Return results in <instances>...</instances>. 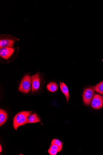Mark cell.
Returning <instances> with one entry per match:
<instances>
[{"label":"cell","mask_w":103,"mask_h":155,"mask_svg":"<svg viewBox=\"0 0 103 155\" xmlns=\"http://www.w3.org/2000/svg\"><path fill=\"white\" fill-rule=\"evenodd\" d=\"M32 113L31 111H23L16 115L13 119L14 129L17 130L19 126L26 124L28 117Z\"/></svg>","instance_id":"cell-1"},{"label":"cell","mask_w":103,"mask_h":155,"mask_svg":"<svg viewBox=\"0 0 103 155\" xmlns=\"http://www.w3.org/2000/svg\"><path fill=\"white\" fill-rule=\"evenodd\" d=\"M18 40L19 39L12 36L1 35L0 48H12L14 46V43Z\"/></svg>","instance_id":"cell-2"},{"label":"cell","mask_w":103,"mask_h":155,"mask_svg":"<svg viewBox=\"0 0 103 155\" xmlns=\"http://www.w3.org/2000/svg\"><path fill=\"white\" fill-rule=\"evenodd\" d=\"M31 78L29 75H26L21 81L19 90L23 93H27L31 91Z\"/></svg>","instance_id":"cell-3"},{"label":"cell","mask_w":103,"mask_h":155,"mask_svg":"<svg viewBox=\"0 0 103 155\" xmlns=\"http://www.w3.org/2000/svg\"><path fill=\"white\" fill-rule=\"evenodd\" d=\"M95 89L93 87L85 89L83 92V99L85 105L89 106L93 98L95 93Z\"/></svg>","instance_id":"cell-4"},{"label":"cell","mask_w":103,"mask_h":155,"mask_svg":"<svg viewBox=\"0 0 103 155\" xmlns=\"http://www.w3.org/2000/svg\"><path fill=\"white\" fill-rule=\"evenodd\" d=\"M103 106V97L101 95L95 94L91 102L92 107L95 109H99Z\"/></svg>","instance_id":"cell-5"},{"label":"cell","mask_w":103,"mask_h":155,"mask_svg":"<svg viewBox=\"0 0 103 155\" xmlns=\"http://www.w3.org/2000/svg\"><path fill=\"white\" fill-rule=\"evenodd\" d=\"M32 91L34 92L37 91L40 85V79L39 73H37L31 77Z\"/></svg>","instance_id":"cell-6"},{"label":"cell","mask_w":103,"mask_h":155,"mask_svg":"<svg viewBox=\"0 0 103 155\" xmlns=\"http://www.w3.org/2000/svg\"><path fill=\"white\" fill-rule=\"evenodd\" d=\"M14 51L12 48H3L0 49V55L2 58L7 60L10 58Z\"/></svg>","instance_id":"cell-7"},{"label":"cell","mask_w":103,"mask_h":155,"mask_svg":"<svg viewBox=\"0 0 103 155\" xmlns=\"http://www.w3.org/2000/svg\"><path fill=\"white\" fill-rule=\"evenodd\" d=\"M60 88L61 91L66 97V102H68L69 100L70 96L67 87L64 83L60 82Z\"/></svg>","instance_id":"cell-8"},{"label":"cell","mask_w":103,"mask_h":155,"mask_svg":"<svg viewBox=\"0 0 103 155\" xmlns=\"http://www.w3.org/2000/svg\"><path fill=\"white\" fill-rule=\"evenodd\" d=\"M8 117L7 112L4 110H0V125L2 126L6 122Z\"/></svg>","instance_id":"cell-9"},{"label":"cell","mask_w":103,"mask_h":155,"mask_svg":"<svg viewBox=\"0 0 103 155\" xmlns=\"http://www.w3.org/2000/svg\"><path fill=\"white\" fill-rule=\"evenodd\" d=\"M40 121V119L38 116L36 114H31L28 117L27 124L35 123Z\"/></svg>","instance_id":"cell-10"},{"label":"cell","mask_w":103,"mask_h":155,"mask_svg":"<svg viewBox=\"0 0 103 155\" xmlns=\"http://www.w3.org/2000/svg\"><path fill=\"white\" fill-rule=\"evenodd\" d=\"M48 90L51 92L56 91L58 88L57 84L55 82H51L49 83L47 86Z\"/></svg>","instance_id":"cell-11"},{"label":"cell","mask_w":103,"mask_h":155,"mask_svg":"<svg viewBox=\"0 0 103 155\" xmlns=\"http://www.w3.org/2000/svg\"><path fill=\"white\" fill-rule=\"evenodd\" d=\"M94 88L96 92L103 95V81L96 84L94 87Z\"/></svg>","instance_id":"cell-12"},{"label":"cell","mask_w":103,"mask_h":155,"mask_svg":"<svg viewBox=\"0 0 103 155\" xmlns=\"http://www.w3.org/2000/svg\"><path fill=\"white\" fill-rule=\"evenodd\" d=\"M51 144H55L62 148L63 143L59 140L57 139H53L52 141Z\"/></svg>","instance_id":"cell-13"},{"label":"cell","mask_w":103,"mask_h":155,"mask_svg":"<svg viewBox=\"0 0 103 155\" xmlns=\"http://www.w3.org/2000/svg\"><path fill=\"white\" fill-rule=\"evenodd\" d=\"M50 148L53 150L56 151L58 152L60 151L62 149V148L55 144H51Z\"/></svg>","instance_id":"cell-14"},{"label":"cell","mask_w":103,"mask_h":155,"mask_svg":"<svg viewBox=\"0 0 103 155\" xmlns=\"http://www.w3.org/2000/svg\"><path fill=\"white\" fill-rule=\"evenodd\" d=\"M49 153L51 155H56V154L57 151L53 150L50 148L48 151Z\"/></svg>","instance_id":"cell-15"},{"label":"cell","mask_w":103,"mask_h":155,"mask_svg":"<svg viewBox=\"0 0 103 155\" xmlns=\"http://www.w3.org/2000/svg\"><path fill=\"white\" fill-rule=\"evenodd\" d=\"M0 149H1V151H0V152H1L2 151V147L1 145H0Z\"/></svg>","instance_id":"cell-16"}]
</instances>
